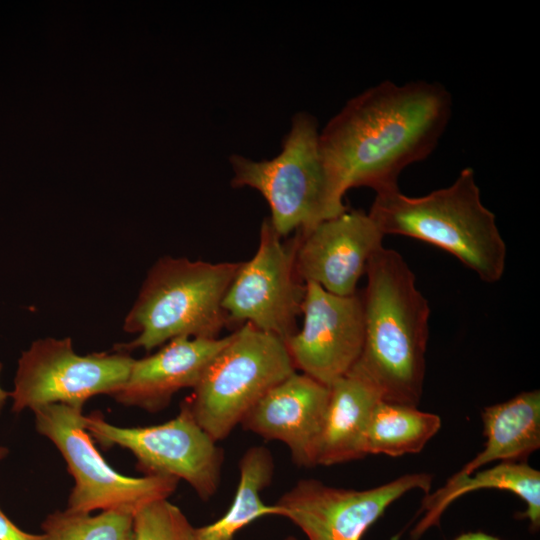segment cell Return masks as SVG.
I'll return each mask as SVG.
<instances>
[{
  "label": "cell",
  "mask_w": 540,
  "mask_h": 540,
  "mask_svg": "<svg viewBox=\"0 0 540 540\" xmlns=\"http://www.w3.org/2000/svg\"><path fill=\"white\" fill-rule=\"evenodd\" d=\"M451 107L447 89L427 81H384L347 101L319 132L322 155L340 192L397 189L402 170L436 147Z\"/></svg>",
  "instance_id": "1"
},
{
  "label": "cell",
  "mask_w": 540,
  "mask_h": 540,
  "mask_svg": "<svg viewBox=\"0 0 540 540\" xmlns=\"http://www.w3.org/2000/svg\"><path fill=\"white\" fill-rule=\"evenodd\" d=\"M365 273L364 344L353 367L375 385L381 400L417 407L425 378L428 302L395 250L378 249Z\"/></svg>",
  "instance_id": "2"
},
{
  "label": "cell",
  "mask_w": 540,
  "mask_h": 540,
  "mask_svg": "<svg viewBox=\"0 0 540 540\" xmlns=\"http://www.w3.org/2000/svg\"><path fill=\"white\" fill-rule=\"evenodd\" d=\"M369 216L384 235L422 240L457 257L481 280L501 279L506 245L495 215L483 205L472 168L463 169L448 187L421 197L399 188L378 193Z\"/></svg>",
  "instance_id": "3"
},
{
  "label": "cell",
  "mask_w": 540,
  "mask_h": 540,
  "mask_svg": "<svg viewBox=\"0 0 540 540\" xmlns=\"http://www.w3.org/2000/svg\"><path fill=\"white\" fill-rule=\"evenodd\" d=\"M240 265L171 256L157 260L124 319L123 329L136 336L114 350L151 351L178 337L218 338L229 325L222 302Z\"/></svg>",
  "instance_id": "4"
},
{
  "label": "cell",
  "mask_w": 540,
  "mask_h": 540,
  "mask_svg": "<svg viewBox=\"0 0 540 540\" xmlns=\"http://www.w3.org/2000/svg\"><path fill=\"white\" fill-rule=\"evenodd\" d=\"M316 118L300 111L282 140L281 151L268 160L232 154L231 186L257 190L267 201L268 218L280 237L305 234L347 210L322 155Z\"/></svg>",
  "instance_id": "5"
},
{
  "label": "cell",
  "mask_w": 540,
  "mask_h": 540,
  "mask_svg": "<svg viewBox=\"0 0 540 540\" xmlns=\"http://www.w3.org/2000/svg\"><path fill=\"white\" fill-rule=\"evenodd\" d=\"M296 372L284 340L239 326L184 402L216 441L227 438L275 385Z\"/></svg>",
  "instance_id": "6"
},
{
  "label": "cell",
  "mask_w": 540,
  "mask_h": 540,
  "mask_svg": "<svg viewBox=\"0 0 540 540\" xmlns=\"http://www.w3.org/2000/svg\"><path fill=\"white\" fill-rule=\"evenodd\" d=\"M33 413L37 432L56 446L73 477L67 510H119L134 515L145 504L168 498L176 490L179 480L174 477H129L113 469L84 426L83 407L51 404Z\"/></svg>",
  "instance_id": "7"
},
{
  "label": "cell",
  "mask_w": 540,
  "mask_h": 540,
  "mask_svg": "<svg viewBox=\"0 0 540 540\" xmlns=\"http://www.w3.org/2000/svg\"><path fill=\"white\" fill-rule=\"evenodd\" d=\"M84 426L102 447L129 450L145 475L184 480L203 501L219 488L224 452L197 423L185 402L176 417L157 425L120 427L96 412L84 416Z\"/></svg>",
  "instance_id": "8"
},
{
  "label": "cell",
  "mask_w": 540,
  "mask_h": 540,
  "mask_svg": "<svg viewBox=\"0 0 540 540\" xmlns=\"http://www.w3.org/2000/svg\"><path fill=\"white\" fill-rule=\"evenodd\" d=\"M133 362L120 351L79 355L69 337L38 339L18 360L9 392L12 411L33 412L51 404L83 407L93 396H111L126 382Z\"/></svg>",
  "instance_id": "9"
},
{
  "label": "cell",
  "mask_w": 540,
  "mask_h": 540,
  "mask_svg": "<svg viewBox=\"0 0 540 540\" xmlns=\"http://www.w3.org/2000/svg\"><path fill=\"white\" fill-rule=\"evenodd\" d=\"M268 218L254 256L241 265L222 302L229 324L245 323L286 340L297 332L306 285L295 270L297 238L283 242Z\"/></svg>",
  "instance_id": "10"
},
{
  "label": "cell",
  "mask_w": 540,
  "mask_h": 540,
  "mask_svg": "<svg viewBox=\"0 0 540 540\" xmlns=\"http://www.w3.org/2000/svg\"><path fill=\"white\" fill-rule=\"evenodd\" d=\"M432 475L405 474L378 487L355 490L300 479L275 503L278 516L296 525L308 540H361L387 507L407 492L429 493Z\"/></svg>",
  "instance_id": "11"
},
{
  "label": "cell",
  "mask_w": 540,
  "mask_h": 540,
  "mask_svg": "<svg viewBox=\"0 0 540 540\" xmlns=\"http://www.w3.org/2000/svg\"><path fill=\"white\" fill-rule=\"evenodd\" d=\"M303 325L284 342L296 371L330 386L359 360L365 336L363 294L340 296L305 283Z\"/></svg>",
  "instance_id": "12"
},
{
  "label": "cell",
  "mask_w": 540,
  "mask_h": 540,
  "mask_svg": "<svg viewBox=\"0 0 540 540\" xmlns=\"http://www.w3.org/2000/svg\"><path fill=\"white\" fill-rule=\"evenodd\" d=\"M295 236V270L300 280L348 296L357 292L358 281L383 246L385 235L368 213L346 210Z\"/></svg>",
  "instance_id": "13"
},
{
  "label": "cell",
  "mask_w": 540,
  "mask_h": 540,
  "mask_svg": "<svg viewBox=\"0 0 540 540\" xmlns=\"http://www.w3.org/2000/svg\"><path fill=\"white\" fill-rule=\"evenodd\" d=\"M329 394V386L296 371L271 388L240 424L267 441L284 443L297 466H315Z\"/></svg>",
  "instance_id": "14"
},
{
  "label": "cell",
  "mask_w": 540,
  "mask_h": 540,
  "mask_svg": "<svg viewBox=\"0 0 540 540\" xmlns=\"http://www.w3.org/2000/svg\"><path fill=\"white\" fill-rule=\"evenodd\" d=\"M230 339L231 334L218 338L172 339L157 352L134 359L126 382L111 397L125 406L160 411L178 391L197 385Z\"/></svg>",
  "instance_id": "15"
},
{
  "label": "cell",
  "mask_w": 540,
  "mask_h": 540,
  "mask_svg": "<svg viewBox=\"0 0 540 540\" xmlns=\"http://www.w3.org/2000/svg\"><path fill=\"white\" fill-rule=\"evenodd\" d=\"M315 466H330L366 456L365 436L380 393L356 367L329 386Z\"/></svg>",
  "instance_id": "16"
},
{
  "label": "cell",
  "mask_w": 540,
  "mask_h": 540,
  "mask_svg": "<svg viewBox=\"0 0 540 540\" xmlns=\"http://www.w3.org/2000/svg\"><path fill=\"white\" fill-rule=\"evenodd\" d=\"M500 489L514 493L526 504L519 515L529 521L530 530L540 528V472L525 462H501L473 476L454 474L446 484L424 497L418 516L423 517L411 530V538L419 539L428 529L439 524L443 512L460 496L479 489Z\"/></svg>",
  "instance_id": "17"
},
{
  "label": "cell",
  "mask_w": 540,
  "mask_h": 540,
  "mask_svg": "<svg viewBox=\"0 0 540 540\" xmlns=\"http://www.w3.org/2000/svg\"><path fill=\"white\" fill-rule=\"evenodd\" d=\"M484 449L457 475H470L494 461L525 460L540 447V391H524L482 412Z\"/></svg>",
  "instance_id": "18"
},
{
  "label": "cell",
  "mask_w": 540,
  "mask_h": 540,
  "mask_svg": "<svg viewBox=\"0 0 540 540\" xmlns=\"http://www.w3.org/2000/svg\"><path fill=\"white\" fill-rule=\"evenodd\" d=\"M238 468L239 482L230 507L218 520L196 528L198 540H235L237 533L255 520L278 516L277 506L268 505L261 498L274 475L270 450L251 446L242 455Z\"/></svg>",
  "instance_id": "19"
},
{
  "label": "cell",
  "mask_w": 540,
  "mask_h": 540,
  "mask_svg": "<svg viewBox=\"0 0 540 540\" xmlns=\"http://www.w3.org/2000/svg\"><path fill=\"white\" fill-rule=\"evenodd\" d=\"M440 427L437 414L379 400L367 427L365 453L391 457L419 453Z\"/></svg>",
  "instance_id": "20"
},
{
  "label": "cell",
  "mask_w": 540,
  "mask_h": 540,
  "mask_svg": "<svg viewBox=\"0 0 540 540\" xmlns=\"http://www.w3.org/2000/svg\"><path fill=\"white\" fill-rule=\"evenodd\" d=\"M48 540H132L133 514L119 510L97 515L70 510L50 513L42 522Z\"/></svg>",
  "instance_id": "21"
},
{
  "label": "cell",
  "mask_w": 540,
  "mask_h": 540,
  "mask_svg": "<svg viewBox=\"0 0 540 540\" xmlns=\"http://www.w3.org/2000/svg\"><path fill=\"white\" fill-rule=\"evenodd\" d=\"M132 540H198L196 528L168 498L151 501L133 515Z\"/></svg>",
  "instance_id": "22"
},
{
  "label": "cell",
  "mask_w": 540,
  "mask_h": 540,
  "mask_svg": "<svg viewBox=\"0 0 540 540\" xmlns=\"http://www.w3.org/2000/svg\"><path fill=\"white\" fill-rule=\"evenodd\" d=\"M0 540H48V538L44 533L31 534L23 531L0 508Z\"/></svg>",
  "instance_id": "23"
},
{
  "label": "cell",
  "mask_w": 540,
  "mask_h": 540,
  "mask_svg": "<svg viewBox=\"0 0 540 540\" xmlns=\"http://www.w3.org/2000/svg\"><path fill=\"white\" fill-rule=\"evenodd\" d=\"M454 540H501L498 537H495L490 534H486L483 532H469L459 535Z\"/></svg>",
  "instance_id": "24"
},
{
  "label": "cell",
  "mask_w": 540,
  "mask_h": 540,
  "mask_svg": "<svg viewBox=\"0 0 540 540\" xmlns=\"http://www.w3.org/2000/svg\"><path fill=\"white\" fill-rule=\"evenodd\" d=\"M2 370V363L0 362V372ZM9 397V392L5 391L0 385V415Z\"/></svg>",
  "instance_id": "25"
},
{
  "label": "cell",
  "mask_w": 540,
  "mask_h": 540,
  "mask_svg": "<svg viewBox=\"0 0 540 540\" xmlns=\"http://www.w3.org/2000/svg\"><path fill=\"white\" fill-rule=\"evenodd\" d=\"M9 453V450L4 447V446H0V460H2L3 458H5Z\"/></svg>",
  "instance_id": "26"
},
{
  "label": "cell",
  "mask_w": 540,
  "mask_h": 540,
  "mask_svg": "<svg viewBox=\"0 0 540 540\" xmlns=\"http://www.w3.org/2000/svg\"><path fill=\"white\" fill-rule=\"evenodd\" d=\"M284 540H298V539L294 536H288Z\"/></svg>",
  "instance_id": "27"
}]
</instances>
